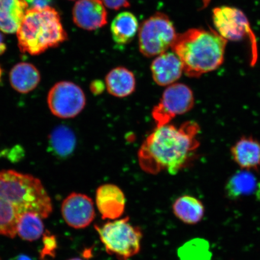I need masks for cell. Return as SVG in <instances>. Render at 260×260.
<instances>
[{"label":"cell","instance_id":"cell-3","mask_svg":"<svg viewBox=\"0 0 260 260\" xmlns=\"http://www.w3.org/2000/svg\"><path fill=\"white\" fill-rule=\"evenodd\" d=\"M226 43L211 29L191 28L177 35L171 48L180 58L183 73L188 77L198 78L223 63Z\"/></svg>","mask_w":260,"mask_h":260},{"label":"cell","instance_id":"cell-19","mask_svg":"<svg viewBox=\"0 0 260 260\" xmlns=\"http://www.w3.org/2000/svg\"><path fill=\"white\" fill-rule=\"evenodd\" d=\"M172 208L175 215L179 219L190 225L200 222L204 216L205 209L202 202L188 195L178 198Z\"/></svg>","mask_w":260,"mask_h":260},{"label":"cell","instance_id":"cell-10","mask_svg":"<svg viewBox=\"0 0 260 260\" xmlns=\"http://www.w3.org/2000/svg\"><path fill=\"white\" fill-rule=\"evenodd\" d=\"M61 211L65 222L75 229L88 226L95 217L93 201L82 193H71L63 201Z\"/></svg>","mask_w":260,"mask_h":260},{"label":"cell","instance_id":"cell-14","mask_svg":"<svg viewBox=\"0 0 260 260\" xmlns=\"http://www.w3.org/2000/svg\"><path fill=\"white\" fill-rule=\"evenodd\" d=\"M28 9L25 0H0V31L16 32Z\"/></svg>","mask_w":260,"mask_h":260},{"label":"cell","instance_id":"cell-15","mask_svg":"<svg viewBox=\"0 0 260 260\" xmlns=\"http://www.w3.org/2000/svg\"><path fill=\"white\" fill-rule=\"evenodd\" d=\"M10 83L16 92L28 93L37 88L41 81V74L30 63L21 62L15 65L9 74Z\"/></svg>","mask_w":260,"mask_h":260},{"label":"cell","instance_id":"cell-2","mask_svg":"<svg viewBox=\"0 0 260 260\" xmlns=\"http://www.w3.org/2000/svg\"><path fill=\"white\" fill-rule=\"evenodd\" d=\"M52 211L51 198L38 178L14 170L0 171V235L14 238L24 214L35 213L44 219Z\"/></svg>","mask_w":260,"mask_h":260},{"label":"cell","instance_id":"cell-7","mask_svg":"<svg viewBox=\"0 0 260 260\" xmlns=\"http://www.w3.org/2000/svg\"><path fill=\"white\" fill-rule=\"evenodd\" d=\"M194 96L189 87L182 83H174L164 91L160 102L152 111L157 127L168 124L178 115L192 109Z\"/></svg>","mask_w":260,"mask_h":260},{"label":"cell","instance_id":"cell-18","mask_svg":"<svg viewBox=\"0 0 260 260\" xmlns=\"http://www.w3.org/2000/svg\"><path fill=\"white\" fill-rule=\"evenodd\" d=\"M139 30L136 16L129 12L120 13L114 18L111 24V32L116 44L125 45L134 39Z\"/></svg>","mask_w":260,"mask_h":260},{"label":"cell","instance_id":"cell-24","mask_svg":"<svg viewBox=\"0 0 260 260\" xmlns=\"http://www.w3.org/2000/svg\"><path fill=\"white\" fill-rule=\"evenodd\" d=\"M104 5L112 10L129 7L128 0H102Z\"/></svg>","mask_w":260,"mask_h":260},{"label":"cell","instance_id":"cell-9","mask_svg":"<svg viewBox=\"0 0 260 260\" xmlns=\"http://www.w3.org/2000/svg\"><path fill=\"white\" fill-rule=\"evenodd\" d=\"M47 102L54 116L70 119L79 115L86 106L83 90L70 81H60L49 91Z\"/></svg>","mask_w":260,"mask_h":260},{"label":"cell","instance_id":"cell-1","mask_svg":"<svg viewBox=\"0 0 260 260\" xmlns=\"http://www.w3.org/2000/svg\"><path fill=\"white\" fill-rule=\"evenodd\" d=\"M197 122L187 121L180 127L168 124L158 126L143 143L138 152L140 167L146 173L167 171L177 174L192 157L200 146Z\"/></svg>","mask_w":260,"mask_h":260},{"label":"cell","instance_id":"cell-6","mask_svg":"<svg viewBox=\"0 0 260 260\" xmlns=\"http://www.w3.org/2000/svg\"><path fill=\"white\" fill-rule=\"evenodd\" d=\"M170 18L157 12L142 22L139 29V47L144 56L151 57L165 53L177 38Z\"/></svg>","mask_w":260,"mask_h":260},{"label":"cell","instance_id":"cell-4","mask_svg":"<svg viewBox=\"0 0 260 260\" xmlns=\"http://www.w3.org/2000/svg\"><path fill=\"white\" fill-rule=\"evenodd\" d=\"M19 50L37 56L68 39L59 14L51 6L29 8L16 32Z\"/></svg>","mask_w":260,"mask_h":260},{"label":"cell","instance_id":"cell-8","mask_svg":"<svg viewBox=\"0 0 260 260\" xmlns=\"http://www.w3.org/2000/svg\"><path fill=\"white\" fill-rule=\"evenodd\" d=\"M213 20L217 32L226 41L248 39L251 42L253 55L256 56L255 36L248 18L240 10L229 6L216 8L213 11Z\"/></svg>","mask_w":260,"mask_h":260},{"label":"cell","instance_id":"cell-12","mask_svg":"<svg viewBox=\"0 0 260 260\" xmlns=\"http://www.w3.org/2000/svg\"><path fill=\"white\" fill-rule=\"evenodd\" d=\"M125 197L122 190L113 184L102 185L96 191V204L102 219H119L124 213Z\"/></svg>","mask_w":260,"mask_h":260},{"label":"cell","instance_id":"cell-13","mask_svg":"<svg viewBox=\"0 0 260 260\" xmlns=\"http://www.w3.org/2000/svg\"><path fill=\"white\" fill-rule=\"evenodd\" d=\"M152 79L161 86H169L180 79L183 73V65L177 55L165 52L158 55L151 66Z\"/></svg>","mask_w":260,"mask_h":260},{"label":"cell","instance_id":"cell-26","mask_svg":"<svg viewBox=\"0 0 260 260\" xmlns=\"http://www.w3.org/2000/svg\"><path fill=\"white\" fill-rule=\"evenodd\" d=\"M6 49H7V47H6L4 37H3L2 31H0V56L5 53Z\"/></svg>","mask_w":260,"mask_h":260},{"label":"cell","instance_id":"cell-20","mask_svg":"<svg viewBox=\"0 0 260 260\" xmlns=\"http://www.w3.org/2000/svg\"><path fill=\"white\" fill-rule=\"evenodd\" d=\"M259 184L254 175L247 171L239 172L230 179L225 187L227 197L230 199L248 196L257 190ZM258 193V192H257Z\"/></svg>","mask_w":260,"mask_h":260},{"label":"cell","instance_id":"cell-17","mask_svg":"<svg viewBox=\"0 0 260 260\" xmlns=\"http://www.w3.org/2000/svg\"><path fill=\"white\" fill-rule=\"evenodd\" d=\"M234 160L247 170L260 166V142L252 138H243L232 149Z\"/></svg>","mask_w":260,"mask_h":260},{"label":"cell","instance_id":"cell-29","mask_svg":"<svg viewBox=\"0 0 260 260\" xmlns=\"http://www.w3.org/2000/svg\"><path fill=\"white\" fill-rule=\"evenodd\" d=\"M68 260H83V259L80 258H71Z\"/></svg>","mask_w":260,"mask_h":260},{"label":"cell","instance_id":"cell-22","mask_svg":"<svg viewBox=\"0 0 260 260\" xmlns=\"http://www.w3.org/2000/svg\"><path fill=\"white\" fill-rule=\"evenodd\" d=\"M39 214L28 212L19 219L17 226V235L27 241H35L40 238L44 233V225Z\"/></svg>","mask_w":260,"mask_h":260},{"label":"cell","instance_id":"cell-21","mask_svg":"<svg viewBox=\"0 0 260 260\" xmlns=\"http://www.w3.org/2000/svg\"><path fill=\"white\" fill-rule=\"evenodd\" d=\"M49 143L54 154L67 158L72 154L76 146V138L72 129L65 125L57 126L49 137Z\"/></svg>","mask_w":260,"mask_h":260},{"label":"cell","instance_id":"cell-11","mask_svg":"<svg viewBox=\"0 0 260 260\" xmlns=\"http://www.w3.org/2000/svg\"><path fill=\"white\" fill-rule=\"evenodd\" d=\"M74 23L86 30H95L107 23V12L101 0H79L73 10Z\"/></svg>","mask_w":260,"mask_h":260},{"label":"cell","instance_id":"cell-28","mask_svg":"<svg viewBox=\"0 0 260 260\" xmlns=\"http://www.w3.org/2000/svg\"><path fill=\"white\" fill-rule=\"evenodd\" d=\"M2 74H3L2 69V68L0 67V81H1V79H2Z\"/></svg>","mask_w":260,"mask_h":260},{"label":"cell","instance_id":"cell-25","mask_svg":"<svg viewBox=\"0 0 260 260\" xmlns=\"http://www.w3.org/2000/svg\"><path fill=\"white\" fill-rule=\"evenodd\" d=\"M28 5L29 8H42L50 6L53 0H25Z\"/></svg>","mask_w":260,"mask_h":260},{"label":"cell","instance_id":"cell-5","mask_svg":"<svg viewBox=\"0 0 260 260\" xmlns=\"http://www.w3.org/2000/svg\"><path fill=\"white\" fill-rule=\"evenodd\" d=\"M129 220L126 216L94 226L106 252L119 260H129L141 251L142 230Z\"/></svg>","mask_w":260,"mask_h":260},{"label":"cell","instance_id":"cell-16","mask_svg":"<svg viewBox=\"0 0 260 260\" xmlns=\"http://www.w3.org/2000/svg\"><path fill=\"white\" fill-rule=\"evenodd\" d=\"M107 91L115 97L124 98L135 92V75L123 67H117L110 71L106 77Z\"/></svg>","mask_w":260,"mask_h":260},{"label":"cell","instance_id":"cell-23","mask_svg":"<svg viewBox=\"0 0 260 260\" xmlns=\"http://www.w3.org/2000/svg\"><path fill=\"white\" fill-rule=\"evenodd\" d=\"M178 255L180 260H210L211 253L206 240L194 239L180 247Z\"/></svg>","mask_w":260,"mask_h":260},{"label":"cell","instance_id":"cell-27","mask_svg":"<svg viewBox=\"0 0 260 260\" xmlns=\"http://www.w3.org/2000/svg\"><path fill=\"white\" fill-rule=\"evenodd\" d=\"M9 260H32L29 256L25 255H19L15 257L10 259Z\"/></svg>","mask_w":260,"mask_h":260}]
</instances>
